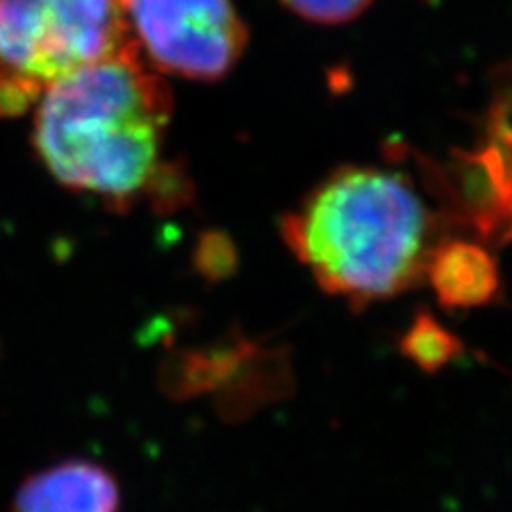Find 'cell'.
Returning <instances> with one entry per match:
<instances>
[{"mask_svg":"<svg viewBox=\"0 0 512 512\" xmlns=\"http://www.w3.org/2000/svg\"><path fill=\"white\" fill-rule=\"evenodd\" d=\"M128 28L152 64L216 82L242 58L248 30L231 0H120Z\"/></svg>","mask_w":512,"mask_h":512,"instance_id":"4","label":"cell"},{"mask_svg":"<svg viewBox=\"0 0 512 512\" xmlns=\"http://www.w3.org/2000/svg\"><path fill=\"white\" fill-rule=\"evenodd\" d=\"M195 267L210 282H224L237 269V250L222 233H207L195 250Z\"/></svg>","mask_w":512,"mask_h":512,"instance_id":"10","label":"cell"},{"mask_svg":"<svg viewBox=\"0 0 512 512\" xmlns=\"http://www.w3.org/2000/svg\"><path fill=\"white\" fill-rule=\"evenodd\" d=\"M463 350V342L429 310L416 312L410 327L399 338V352L425 374H438L459 359Z\"/></svg>","mask_w":512,"mask_h":512,"instance_id":"9","label":"cell"},{"mask_svg":"<svg viewBox=\"0 0 512 512\" xmlns=\"http://www.w3.org/2000/svg\"><path fill=\"white\" fill-rule=\"evenodd\" d=\"M116 476L90 459L52 463L18 487L11 512H120Z\"/></svg>","mask_w":512,"mask_h":512,"instance_id":"6","label":"cell"},{"mask_svg":"<svg viewBox=\"0 0 512 512\" xmlns=\"http://www.w3.org/2000/svg\"><path fill=\"white\" fill-rule=\"evenodd\" d=\"M139 47L120 0H0V118L77 71Z\"/></svg>","mask_w":512,"mask_h":512,"instance_id":"3","label":"cell"},{"mask_svg":"<svg viewBox=\"0 0 512 512\" xmlns=\"http://www.w3.org/2000/svg\"><path fill=\"white\" fill-rule=\"evenodd\" d=\"M259 350V342L239 335L229 342L180 352L167 363L163 372L165 391L178 399L218 393Z\"/></svg>","mask_w":512,"mask_h":512,"instance_id":"8","label":"cell"},{"mask_svg":"<svg viewBox=\"0 0 512 512\" xmlns=\"http://www.w3.org/2000/svg\"><path fill=\"white\" fill-rule=\"evenodd\" d=\"M35 107V148L58 182L114 205L154 192L173 101L139 47L64 77Z\"/></svg>","mask_w":512,"mask_h":512,"instance_id":"2","label":"cell"},{"mask_svg":"<svg viewBox=\"0 0 512 512\" xmlns=\"http://www.w3.org/2000/svg\"><path fill=\"white\" fill-rule=\"evenodd\" d=\"M425 276L446 310L491 306L502 293L498 261L474 239L444 237L429 256Z\"/></svg>","mask_w":512,"mask_h":512,"instance_id":"7","label":"cell"},{"mask_svg":"<svg viewBox=\"0 0 512 512\" xmlns=\"http://www.w3.org/2000/svg\"><path fill=\"white\" fill-rule=\"evenodd\" d=\"M280 231L318 286L352 308L410 291L444 239L442 220L410 180L378 167L331 173Z\"/></svg>","mask_w":512,"mask_h":512,"instance_id":"1","label":"cell"},{"mask_svg":"<svg viewBox=\"0 0 512 512\" xmlns=\"http://www.w3.org/2000/svg\"><path fill=\"white\" fill-rule=\"evenodd\" d=\"M431 192L442 203L444 229H463L483 246L512 239V126L502 109H493L487 139L474 152H461L446 171L434 169Z\"/></svg>","mask_w":512,"mask_h":512,"instance_id":"5","label":"cell"},{"mask_svg":"<svg viewBox=\"0 0 512 512\" xmlns=\"http://www.w3.org/2000/svg\"><path fill=\"white\" fill-rule=\"evenodd\" d=\"M295 15L318 24H342L357 18L374 0H282Z\"/></svg>","mask_w":512,"mask_h":512,"instance_id":"11","label":"cell"}]
</instances>
